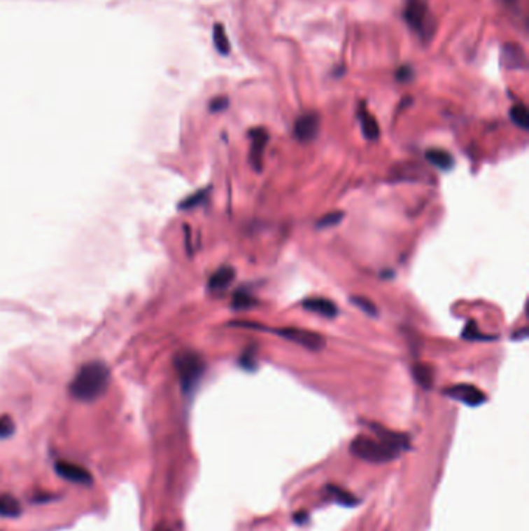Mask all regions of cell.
Wrapping results in <instances>:
<instances>
[{
    "mask_svg": "<svg viewBox=\"0 0 529 531\" xmlns=\"http://www.w3.org/2000/svg\"><path fill=\"white\" fill-rule=\"evenodd\" d=\"M111 381L109 368L103 362L85 364L78 370L70 384L71 396L84 403L98 399L106 392Z\"/></svg>",
    "mask_w": 529,
    "mask_h": 531,
    "instance_id": "6da1fadb",
    "label": "cell"
},
{
    "mask_svg": "<svg viewBox=\"0 0 529 531\" xmlns=\"http://www.w3.org/2000/svg\"><path fill=\"white\" fill-rule=\"evenodd\" d=\"M349 450L357 458H360L363 462L368 463H388L395 460L400 454L397 450L390 448L388 444H385L379 439H371L367 435H359L349 444Z\"/></svg>",
    "mask_w": 529,
    "mask_h": 531,
    "instance_id": "7a4b0ae2",
    "label": "cell"
},
{
    "mask_svg": "<svg viewBox=\"0 0 529 531\" xmlns=\"http://www.w3.org/2000/svg\"><path fill=\"white\" fill-rule=\"evenodd\" d=\"M176 370L181 379L182 389L185 393H191L196 389L200 379L204 376L205 362L197 353L183 351L176 357Z\"/></svg>",
    "mask_w": 529,
    "mask_h": 531,
    "instance_id": "3957f363",
    "label": "cell"
},
{
    "mask_svg": "<svg viewBox=\"0 0 529 531\" xmlns=\"http://www.w3.org/2000/svg\"><path fill=\"white\" fill-rule=\"evenodd\" d=\"M404 18L414 32L423 38L432 36V18L424 0H409L404 10Z\"/></svg>",
    "mask_w": 529,
    "mask_h": 531,
    "instance_id": "277c9868",
    "label": "cell"
},
{
    "mask_svg": "<svg viewBox=\"0 0 529 531\" xmlns=\"http://www.w3.org/2000/svg\"><path fill=\"white\" fill-rule=\"evenodd\" d=\"M271 333H275L278 336L284 337L285 340H290L297 343V345H302L303 348H307L311 351H320L325 348V337L311 331V329H303V328H295V326H289V328H278V329H270Z\"/></svg>",
    "mask_w": 529,
    "mask_h": 531,
    "instance_id": "5b68a950",
    "label": "cell"
},
{
    "mask_svg": "<svg viewBox=\"0 0 529 531\" xmlns=\"http://www.w3.org/2000/svg\"><path fill=\"white\" fill-rule=\"evenodd\" d=\"M444 394L449 398L460 401V403L469 407H478L486 403V394L478 389V387L470 384H456L452 387H447L444 390Z\"/></svg>",
    "mask_w": 529,
    "mask_h": 531,
    "instance_id": "8992f818",
    "label": "cell"
},
{
    "mask_svg": "<svg viewBox=\"0 0 529 531\" xmlns=\"http://www.w3.org/2000/svg\"><path fill=\"white\" fill-rule=\"evenodd\" d=\"M320 131V117L316 112H307L303 113L302 117H298L294 126V134L297 140L303 143H309L317 139Z\"/></svg>",
    "mask_w": 529,
    "mask_h": 531,
    "instance_id": "52a82bcc",
    "label": "cell"
},
{
    "mask_svg": "<svg viewBox=\"0 0 529 531\" xmlns=\"http://www.w3.org/2000/svg\"><path fill=\"white\" fill-rule=\"evenodd\" d=\"M368 427L373 430V434L376 435V439L383 441L385 444H388L390 448L397 450L399 454L404 452L405 449H409L410 446V439L404 434L399 432H393V430L383 427L381 425H374V422H369Z\"/></svg>",
    "mask_w": 529,
    "mask_h": 531,
    "instance_id": "ba28073f",
    "label": "cell"
},
{
    "mask_svg": "<svg viewBox=\"0 0 529 531\" xmlns=\"http://www.w3.org/2000/svg\"><path fill=\"white\" fill-rule=\"evenodd\" d=\"M250 139H252V146H250V163H252L255 171H261L262 156L264 149L267 146L269 134L266 129L256 127L250 131Z\"/></svg>",
    "mask_w": 529,
    "mask_h": 531,
    "instance_id": "9c48e42d",
    "label": "cell"
},
{
    "mask_svg": "<svg viewBox=\"0 0 529 531\" xmlns=\"http://www.w3.org/2000/svg\"><path fill=\"white\" fill-rule=\"evenodd\" d=\"M56 472L59 474L62 478L69 480L71 483H80V485H90L92 483V474L83 468L80 464L69 463V462H58L55 466Z\"/></svg>",
    "mask_w": 529,
    "mask_h": 531,
    "instance_id": "30bf717a",
    "label": "cell"
},
{
    "mask_svg": "<svg viewBox=\"0 0 529 531\" xmlns=\"http://www.w3.org/2000/svg\"><path fill=\"white\" fill-rule=\"evenodd\" d=\"M303 308L307 311H311L313 314H318V315H323V317H327V319H334L335 315L339 314V310H337V306H335L334 301L327 300V298H321V297L306 298L303 301Z\"/></svg>",
    "mask_w": 529,
    "mask_h": 531,
    "instance_id": "8fae6325",
    "label": "cell"
},
{
    "mask_svg": "<svg viewBox=\"0 0 529 531\" xmlns=\"http://www.w3.org/2000/svg\"><path fill=\"white\" fill-rule=\"evenodd\" d=\"M503 62L509 69H526L525 50L519 44L503 46Z\"/></svg>",
    "mask_w": 529,
    "mask_h": 531,
    "instance_id": "7c38bea8",
    "label": "cell"
},
{
    "mask_svg": "<svg viewBox=\"0 0 529 531\" xmlns=\"http://www.w3.org/2000/svg\"><path fill=\"white\" fill-rule=\"evenodd\" d=\"M233 280H234V269L230 268V266H224V268L218 269L210 277L209 289L211 292L224 291V289H227L228 286H230L233 283Z\"/></svg>",
    "mask_w": 529,
    "mask_h": 531,
    "instance_id": "4fadbf2b",
    "label": "cell"
},
{
    "mask_svg": "<svg viewBox=\"0 0 529 531\" xmlns=\"http://www.w3.org/2000/svg\"><path fill=\"white\" fill-rule=\"evenodd\" d=\"M425 159L428 163H432L435 168L442 170V171H449L453 167V157L450 156L447 151L444 149H438V148H432L428 149L425 153Z\"/></svg>",
    "mask_w": 529,
    "mask_h": 531,
    "instance_id": "5bb4252c",
    "label": "cell"
},
{
    "mask_svg": "<svg viewBox=\"0 0 529 531\" xmlns=\"http://www.w3.org/2000/svg\"><path fill=\"white\" fill-rule=\"evenodd\" d=\"M411 373H413L414 381L423 387V389H425V390L432 389L433 382H435V373H433L432 365L414 364L413 368H411Z\"/></svg>",
    "mask_w": 529,
    "mask_h": 531,
    "instance_id": "9a60e30c",
    "label": "cell"
},
{
    "mask_svg": "<svg viewBox=\"0 0 529 531\" xmlns=\"http://www.w3.org/2000/svg\"><path fill=\"white\" fill-rule=\"evenodd\" d=\"M360 123H362V132L365 135V139L374 142L379 139L381 135V129H379V125L376 118L371 116L368 111H360Z\"/></svg>",
    "mask_w": 529,
    "mask_h": 531,
    "instance_id": "2e32d148",
    "label": "cell"
},
{
    "mask_svg": "<svg viewBox=\"0 0 529 531\" xmlns=\"http://www.w3.org/2000/svg\"><path fill=\"white\" fill-rule=\"evenodd\" d=\"M20 511L22 508H20L17 499L8 496V494L0 496V518H17Z\"/></svg>",
    "mask_w": 529,
    "mask_h": 531,
    "instance_id": "e0dca14e",
    "label": "cell"
},
{
    "mask_svg": "<svg viewBox=\"0 0 529 531\" xmlns=\"http://www.w3.org/2000/svg\"><path fill=\"white\" fill-rule=\"evenodd\" d=\"M509 117H511L514 125L519 126L520 129H523V131H528L529 129V112H528L525 104H521V103L514 104L511 107Z\"/></svg>",
    "mask_w": 529,
    "mask_h": 531,
    "instance_id": "ac0fdd59",
    "label": "cell"
},
{
    "mask_svg": "<svg viewBox=\"0 0 529 531\" xmlns=\"http://www.w3.org/2000/svg\"><path fill=\"white\" fill-rule=\"evenodd\" d=\"M213 41H214V47H216V50H218V52L220 55H228V53H230V41H228V38H227L225 28H224L223 24L214 25Z\"/></svg>",
    "mask_w": 529,
    "mask_h": 531,
    "instance_id": "d6986e66",
    "label": "cell"
},
{
    "mask_svg": "<svg viewBox=\"0 0 529 531\" xmlns=\"http://www.w3.org/2000/svg\"><path fill=\"white\" fill-rule=\"evenodd\" d=\"M256 303H258V300L253 296H250L244 289H239L238 292H234L232 306L234 310H248V308H253Z\"/></svg>",
    "mask_w": 529,
    "mask_h": 531,
    "instance_id": "ffe728a7",
    "label": "cell"
},
{
    "mask_svg": "<svg viewBox=\"0 0 529 531\" xmlns=\"http://www.w3.org/2000/svg\"><path fill=\"white\" fill-rule=\"evenodd\" d=\"M327 491H330V496L337 500L339 504L341 505H346V506H351L354 504H357V499L353 496V494H349L348 491L343 490V488H339V486H327Z\"/></svg>",
    "mask_w": 529,
    "mask_h": 531,
    "instance_id": "44dd1931",
    "label": "cell"
},
{
    "mask_svg": "<svg viewBox=\"0 0 529 531\" xmlns=\"http://www.w3.org/2000/svg\"><path fill=\"white\" fill-rule=\"evenodd\" d=\"M239 367L247 371H253L256 368V348H247L242 356L239 357Z\"/></svg>",
    "mask_w": 529,
    "mask_h": 531,
    "instance_id": "7402d4cb",
    "label": "cell"
},
{
    "mask_svg": "<svg viewBox=\"0 0 529 531\" xmlns=\"http://www.w3.org/2000/svg\"><path fill=\"white\" fill-rule=\"evenodd\" d=\"M351 303L359 308V310H362L365 314L371 315V317H376L377 315L376 305L367 297H351Z\"/></svg>",
    "mask_w": 529,
    "mask_h": 531,
    "instance_id": "603a6c76",
    "label": "cell"
},
{
    "mask_svg": "<svg viewBox=\"0 0 529 531\" xmlns=\"http://www.w3.org/2000/svg\"><path fill=\"white\" fill-rule=\"evenodd\" d=\"M345 218V213L343 212H332V213H327L325 214L323 218H321L318 222H317V227L320 228H327V227H334L340 224V221Z\"/></svg>",
    "mask_w": 529,
    "mask_h": 531,
    "instance_id": "cb8c5ba5",
    "label": "cell"
},
{
    "mask_svg": "<svg viewBox=\"0 0 529 531\" xmlns=\"http://www.w3.org/2000/svg\"><path fill=\"white\" fill-rule=\"evenodd\" d=\"M463 337H464V339H467V340H478V339H491V337H486V336H483L481 333H478L477 331V326H475V322L474 320H470L469 322V324L466 325V328H464V331H463Z\"/></svg>",
    "mask_w": 529,
    "mask_h": 531,
    "instance_id": "d4e9b609",
    "label": "cell"
},
{
    "mask_svg": "<svg viewBox=\"0 0 529 531\" xmlns=\"http://www.w3.org/2000/svg\"><path fill=\"white\" fill-rule=\"evenodd\" d=\"M14 432V422L10 416H0V439H8Z\"/></svg>",
    "mask_w": 529,
    "mask_h": 531,
    "instance_id": "484cf974",
    "label": "cell"
},
{
    "mask_svg": "<svg viewBox=\"0 0 529 531\" xmlns=\"http://www.w3.org/2000/svg\"><path fill=\"white\" fill-rule=\"evenodd\" d=\"M206 190H202V191H199L197 193V195H192L191 198H188L187 200H185V202L181 205L182 208H192V207H196V205H199L200 202H204V199H205V196H206V193H205Z\"/></svg>",
    "mask_w": 529,
    "mask_h": 531,
    "instance_id": "4316f807",
    "label": "cell"
},
{
    "mask_svg": "<svg viewBox=\"0 0 529 531\" xmlns=\"http://www.w3.org/2000/svg\"><path fill=\"white\" fill-rule=\"evenodd\" d=\"M228 104L230 103H228L227 97H218L210 103V109H211V112H220V111H225Z\"/></svg>",
    "mask_w": 529,
    "mask_h": 531,
    "instance_id": "83f0119b",
    "label": "cell"
},
{
    "mask_svg": "<svg viewBox=\"0 0 529 531\" xmlns=\"http://www.w3.org/2000/svg\"><path fill=\"white\" fill-rule=\"evenodd\" d=\"M396 78H397V81H400V83L410 81L413 78V69L410 66H402L396 71Z\"/></svg>",
    "mask_w": 529,
    "mask_h": 531,
    "instance_id": "f1b7e54d",
    "label": "cell"
},
{
    "mask_svg": "<svg viewBox=\"0 0 529 531\" xmlns=\"http://www.w3.org/2000/svg\"><path fill=\"white\" fill-rule=\"evenodd\" d=\"M526 336H528V328H523V329H521V333L514 334L512 339H523V337H526Z\"/></svg>",
    "mask_w": 529,
    "mask_h": 531,
    "instance_id": "f546056e",
    "label": "cell"
},
{
    "mask_svg": "<svg viewBox=\"0 0 529 531\" xmlns=\"http://www.w3.org/2000/svg\"><path fill=\"white\" fill-rule=\"evenodd\" d=\"M506 2H516V0H506Z\"/></svg>",
    "mask_w": 529,
    "mask_h": 531,
    "instance_id": "4dcf8cb0",
    "label": "cell"
},
{
    "mask_svg": "<svg viewBox=\"0 0 529 531\" xmlns=\"http://www.w3.org/2000/svg\"><path fill=\"white\" fill-rule=\"evenodd\" d=\"M157 531H169V530H163V528H162V530H157Z\"/></svg>",
    "mask_w": 529,
    "mask_h": 531,
    "instance_id": "1f68e13d",
    "label": "cell"
}]
</instances>
